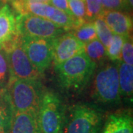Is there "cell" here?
Wrapping results in <instances>:
<instances>
[{
	"label": "cell",
	"instance_id": "6da1fadb",
	"mask_svg": "<svg viewBox=\"0 0 133 133\" xmlns=\"http://www.w3.org/2000/svg\"><path fill=\"white\" fill-rule=\"evenodd\" d=\"M44 92L39 80L10 78L5 95L12 113L28 111L38 112Z\"/></svg>",
	"mask_w": 133,
	"mask_h": 133
},
{
	"label": "cell",
	"instance_id": "7a4b0ae2",
	"mask_svg": "<svg viewBox=\"0 0 133 133\" xmlns=\"http://www.w3.org/2000/svg\"><path fill=\"white\" fill-rule=\"evenodd\" d=\"M55 66L58 80L63 88L80 90L90 81L96 64L84 51Z\"/></svg>",
	"mask_w": 133,
	"mask_h": 133
},
{
	"label": "cell",
	"instance_id": "3957f363",
	"mask_svg": "<svg viewBox=\"0 0 133 133\" xmlns=\"http://www.w3.org/2000/svg\"><path fill=\"white\" fill-rule=\"evenodd\" d=\"M103 121L99 107L90 104H78L64 112L61 133H98Z\"/></svg>",
	"mask_w": 133,
	"mask_h": 133
},
{
	"label": "cell",
	"instance_id": "277c9868",
	"mask_svg": "<svg viewBox=\"0 0 133 133\" xmlns=\"http://www.w3.org/2000/svg\"><path fill=\"white\" fill-rule=\"evenodd\" d=\"M0 49L6 54L10 78L37 80L41 78L42 73L31 63L24 52L19 33L4 44Z\"/></svg>",
	"mask_w": 133,
	"mask_h": 133
},
{
	"label": "cell",
	"instance_id": "5b68a950",
	"mask_svg": "<svg viewBox=\"0 0 133 133\" xmlns=\"http://www.w3.org/2000/svg\"><path fill=\"white\" fill-rule=\"evenodd\" d=\"M65 107L59 96L52 91L44 92L38 112L41 133H61Z\"/></svg>",
	"mask_w": 133,
	"mask_h": 133
},
{
	"label": "cell",
	"instance_id": "8992f818",
	"mask_svg": "<svg viewBox=\"0 0 133 133\" xmlns=\"http://www.w3.org/2000/svg\"><path fill=\"white\" fill-rule=\"evenodd\" d=\"M93 95L104 104H113L120 101L118 64H108L98 70L93 83Z\"/></svg>",
	"mask_w": 133,
	"mask_h": 133
},
{
	"label": "cell",
	"instance_id": "52a82bcc",
	"mask_svg": "<svg viewBox=\"0 0 133 133\" xmlns=\"http://www.w3.org/2000/svg\"><path fill=\"white\" fill-rule=\"evenodd\" d=\"M16 26L20 36L55 38L64 32L51 21L30 14L17 15Z\"/></svg>",
	"mask_w": 133,
	"mask_h": 133
},
{
	"label": "cell",
	"instance_id": "ba28073f",
	"mask_svg": "<svg viewBox=\"0 0 133 133\" xmlns=\"http://www.w3.org/2000/svg\"><path fill=\"white\" fill-rule=\"evenodd\" d=\"M20 39L30 61L42 74L52 62L53 38L20 36Z\"/></svg>",
	"mask_w": 133,
	"mask_h": 133
},
{
	"label": "cell",
	"instance_id": "9c48e42d",
	"mask_svg": "<svg viewBox=\"0 0 133 133\" xmlns=\"http://www.w3.org/2000/svg\"><path fill=\"white\" fill-rule=\"evenodd\" d=\"M85 44L76 38L72 33H62L53 38L52 62L55 65L84 51Z\"/></svg>",
	"mask_w": 133,
	"mask_h": 133
},
{
	"label": "cell",
	"instance_id": "30bf717a",
	"mask_svg": "<svg viewBox=\"0 0 133 133\" xmlns=\"http://www.w3.org/2000/svg\"><path fill=\"white\" fill-rule=\"evenodd\" d=\"M114 34L122 36L131 35L132 19L130 15L121 10H104L101 16Z\"/></svg>",
	"mask_w": 133,
	"mask_h": 133
},
{
	"label": "cell",
	"instance_id": "8fae6325",
	"mask_svg": "<svg viewBox=\"0 0 133 133\" xmlns=\"http://www.w3.org/2000/svg\"><path fill=\"white\" fill-rule=\"evenodd\" d=\"M8 133H41L38 112L33 111L13 112Z\"/></svg>",
	"mask_w": 133,
	"mask_h": 133
},
{
	"label": "cell",
	"instance_id": "7c38bea8",
	"mask_svg": "<svg viewBox=\"0 0 133 133\" xmlns=\"http://www.w3.org/2000/svg\"><path fill=\"white\" fill-rule=\"evenodd\" d=\"M101 133H133L131 112L123 110L109 115Z\"/></svg>",
	"mask_w": 133,
	"mask_h": 133
},
{
	"label": "cell",
	"instance_id": "4fadbf2b",
	"mask_svg": "<svg viewBox=\"0 0 133 133\" xmlns=\"http://www.w3.org/2000/svg\"><path fill=\"white\" fill-rule=\"evenodd\" d=\"M18 34L16 16L8 5L0 9V48Z\"/></svg>",
	"mask_w": 133,
	"mask_h": 133
},
{
	"label": "cell",
	"instance_id": "5bb4252c",
	"mask_svg": "<svg viewBox=\"0 0 133 133\" xmlns=\"http://www.w3.org/2000/svg\"><path fill=\"white\" fill-rule=\"evenodd\" d=\"M118 78L121 95L131 98L133 92V66L118 62Z\"/></svg>",
	"mask_w": 133,
	"mask_h": 133
},
{
	"label": "cell",
	"instance_id": "9a60e30c",
	"mask_svg": "<svg viewBox=\"0 0 133 133\" xmlns=\"http://www.w3.org/2000/svg\"><path fill=\"white\" fill-rule=\"evenodd\" d=\"M84 52L96 65L103 62L107 56L106 48L98 38L85 44Z\"/></svg>",
	"mask_w": 133,
	"mask_h": 133
},
{
	"label": "cell",
	"instance_id": "2e32d148",
	"mask_svg": "<svg viewBox=\"0 0 133 133\" xmlns=\"http://www.w3.org/2000/svg\"><path fill=\"white\" fill-rule=\"evenodd\" d=\"M72 33L84 44L97 38L95 24L93 22H85L72 30Z\"/></svg>",
	"mask_w": 133,
	"mask_h": 133
},
{
	"label": "cell",
	"instance_id": "e0dca14e",
	"mask_svg": "<svg viewBox=\"0 0 133 133\" xmlns=\"http://www.w3.org/2000/svg\"><path fill=\"white\" fill-rule=\"evenodd\" d=\"M12 110L5 92L0 96V133H8Z\"/></svg>",
	"mask_w": 133,
	"mask_h": 133
},
{
	"label": "cell",
	"instance_id": "ac0fdd59",
	"mask_svg": "<svg viewBox=\"0 0 133 133\" xmlns=\"http://www.w3.org/2000/svg\"><path fill=\"white\" fill-rule=\"evenodd\" d=\"M124 36L114 34L109 44L106 48V55L111 61H121V50L124 42Z\"/></svg>",
	"mask_w": 133,
	"mask_h": 133
},
{
	"label": "cell",
	"instance_id": "d6986e66",
	"mask_svg": "<svg viewBox=\"0 0 133 133\" xmlns=\"http://www.w3.org/2000/svg\"><path fill=\"white\" fill-rule=\"evenodd\" d=\"M68 5L72 17L76 23V28L85 22L86 8L84 0H68Z\"/></svg>",
	"mask_w": 133,
	"mask_h": 133
},
{
	"label": "cell",
	"instance_id": "ffe728a7",
	"mask_svg": "<svg viewBox=\"0 0 133 133\" xmlns=\"http://www.w3.org/2000/svg\"><path fill=\"white\" fill-rule=\"evenodd\" d=\"M93 22L95 24L97 38L102 43V44L106 48L109 44L114 33L111 31V30L106 24L104 20L101 16H99L95 19Z\"/></svg>",
	"mask_w": 133,
	"mask_h": 133
},
{
	"label": "cell",
	"instance_id": "44dd1931",
	"mask_svg": "<svg viewBox=\"0 0 133 133\" xmlns=\"http://www.w3.org/2000/svg\"><path fill=\"white\" fill-rule=\"evenodd\" d=\"M86 8V22H94L104 11L100 0H84Z\"/></svg>",
	"mask_w": 133,
	"mask_h": 133
},
{
	"label": "cell",
	"instance_id": "7402d4cb",
	"mask_svg": "<svg viewBox=\"0 0 133 133\" xmlns=\"http://www.w3.org/2000/svg\"><path fill=\"white\" fill-rule=\"evenodd\" d=\"M121 62L130 65L133 64V43L131 35L124 38L121 50Z\"/></svg>",
	"mask_w": 133,
	"mask_h": 133
},
{
	"label": "cell",
	"instance_id": "603a6c76",
	"mask_svg": "<svg viewBox=\"0 0 133 133\" xmlns=\"http://www.w3.org/2000/svg\"><path fill=\"white\" fill-rule=\"evenodd\" d=\"M104 10H129L127 0H100Z\"/></svg>",
	"mask_w": 133,
	"mask_h": 133
},
{
	"label": "cell",
	"instance_id": "cb8c5ba5",
	"mask_svg": "<svg viewBox=\"0 0 133 133\" xmlns=\"http://www.w3.org/2000/svg\"><path fill=\"white\" fill-rule=\"evenodd\" d=\"M9 71L8 63L5 52L0 49V83H4Z\"/></svg>",
	"mask_w": 133,
	"mask_h": 133
},
{
	"label": "cell",
	"instance_id": "d4e9b609",
	"mask_svg": "<svg viewBox=\"0 0 133 133\" xmlns=\"http://www.w3.org/2000/svg\"><path fill=\"white\" fill-rule=\"evenodd\" d=\"M50 5L71 16V13L68 5V0H50Z\"/></svg>",
	"mask_w": 133,
	"mask_h": 133
},
{
	"label": "cell",
	"instance_id": "484cf974",
	"mask_svg": "<svg viewBox=\"0 0 133 133\" xmlns=\"http://www.w3.org/2000/svg\"><path fill=\"white\" fill-rule=\"evenodd\" d=\"M22 4H33V3H42L50 4V0H19Z\"/></svg>",
	"mask_w": 133,
	"mask_h": 133
},
{
	"label": "cell",
	"instance_id": "4316f807",
	"mask_svg": "<svg viewBox=\"0 0 133 133\" xmlns=\"http://www.w3.org/2000/svg\"><path fill=\"white\" fill-rule=\"evenodd\" d=\"M127 2L128 4L129 8V9H132V6H133V0H127Z\"/></svg>",
	"mask_w": 133,
	"mask_h": 133
},
{
	"label": "cell",
	"instance_id": "83f0119b",
	"mask_svg": "<svg viewBox=\"0 0 133 133\" xmlns=\"http://www.w3.org/2000/svg\"><path fill=\"white\" fill-rule=\"evenodd\" d=\"M2 1H6V0H2Z\"/></svg>",
	"mask_w": 133,
	"mask_h": 133
},
{
	"label": "cell",
	"instance_id": "f1b7e54d",
	"mask_svg": "<svg viewBox=\"0 0 133 133\" xmlns=\"http://www.w3.org/2000/svg\"><path fill=\"white\" fill-rule=\"evenodd\" d=\"M6 1H8V0H6Z\"/></svg>",
	"mask_w": 133,
	"mask_h": 133
}]
</instances>
